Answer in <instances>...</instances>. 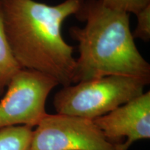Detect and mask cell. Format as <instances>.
Returning a JSON list of instances; mask_svg holds the SVG:
<instances>
[{
	"label": "cell",
	"mask_w": 150,
	"mask_h": 150,
	"mask_svg": "<svg viewBox=\"0 0 150 150\" xmlns=\"http://www.w3.org/2000/svg\"><path fill=\"white\" fill-rule=\"evenodd\" d=\"M83 1L50 6L34 0H0L6 35L22 69L52 76L63 87L74 83V47L64 40L61 27Z\"/></svg>",
	"instance_id": "1"
},
{
	"label": "cell",
	"mask_w": 150,
	"mask_h": 150,
	"mask_svg": "<svg viewBox=\"0 0 150 150\" xmlns=\"http://www.w3.org/2000/svg\"><path fill=\"white\" fill-rule=\"evenodd\" d=\"M75 16L86 24L70 29L79 52L74 83L110 75L150 81V65L135 44L129 13L110 8L102 0H83Z\"/></svg>",
	"instance_id": "2"
},
{
	"label": "cell",
	"mask_w": 150,
	"mask_h": 150,
	"mask_svg": "<svg viewBox=\"0 0 150 150\" xmlns=\"http://www.w3.org/2000/svg\"><path fill=\"white\" fill-rule=\"evenodd\" d=\"M149 82L141 79L110 75L65 86L54 97L59 114L94 120L140 96Z\"/></svg>",
	"instance_id": "3"
},
{
	"label": "cell",
	"mask_w": 150,
	"mask_h": 150,
	"mask_svg": "<svg viewBox=\"0 0 150 150\" xmlns=\"http://www.w3.org/2000/svg\"><path fill=\"white\" fill-rule=\"evenodd\" d=\"M58 85L55 79L37 71H18L0 101V129L18 125L36 127L47 114L49 95Z\"/></svg>",
	"instance_id": "4"
},
{
	"label": "cell",
	"mask_w": 150,
	"mask_h": 150,
	"mask_svg": "<svg viewBox=\"0 0 150 150\" xmlns=\"http://www.w3.org/2000/svg\"><path fill=\"white\" fill-rule=\"evenodd\" d=\"M29 150H123L110 142L93 120L76 116L46 114L33 130Z\"/></svg>",
	"instance_id": "5"
},
{
	"label": "cell",
	"mask_w": 150,
	"mask_h": 150,
	"mask_svg": "<svg viewBox=\"0 0 150 150\" xmlns=\"http://www.w3.org/2000/svg\"><path fill=\"white\" fill-rule=\"evenodd\" d=\"M110 142H122L128 150L134 142L150 138V92L143 93L106 115L93 120Z\"/></svg>",
	"instance_id": "6"
},
{
	"label": "cell",
	"mask_w": 150,
	"mask_h": 150,
	"mask_svg": "<svg viewBox=\"0 0 150 150\" xmlns=\"http://www.w3.org/2000/svg\"><path fill=\"white\" fill-rule=\"evenodd\" d=\"M21 69L6 35L0 8V95L4 93L13 76Z\"/></svg>",
	"instance_id": "7"
},
{
	"label": "cell",
	"mask_w": 150,
	"mask_h": 150,
	"mask_svg": "<svg viewBox=\"0 0 150 150\" xmlns=\"http://www.w3.org/2000/svg\"><path fill=\"white\" fill-rule=\"evenodd\" d=\"M33 130L24 125L0 129V150H29Z\"/></svg>",
	"instance_id": "8"
},
{
	"label": "cell",
	"mask_w": 150,
	"mask_h": 150,
	"mask_svg": "<svg viewBox=\"0 0 150 150\" xmlns=\"http://www.w3.org/2000/svg\"><path fill=\"white\" fill-rule=\"evenodd\" d=\"M102 2L112 9L132 13L136 15L147 6L150 5V0H102Z\"/></svg>",
	"instance_id": "9"
},
{
	"label": "cell",
	"mask_w": 150,
	"mask_h": 150,
	"mask_svg": "<svg viewBox=\"0 0 150 150\" xmlns=\"http://www.w3.org/2000/svg\"><path fill=\"white\" fill-rule=\"evenodd\" d=\"M136 16L137 24L132 33L133 37L147 42L150 39V5L140 11Z\"/></svg>",
	"instance_id": "10"
}]
</instances>
